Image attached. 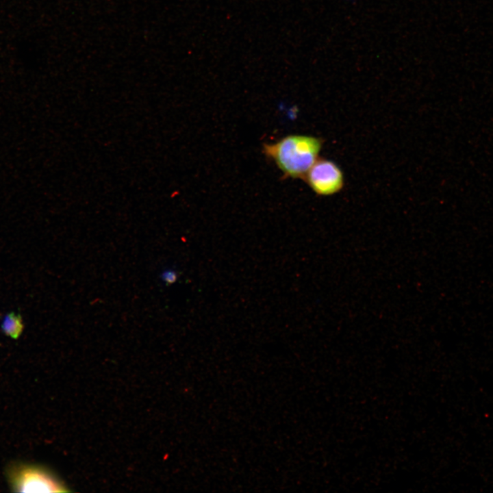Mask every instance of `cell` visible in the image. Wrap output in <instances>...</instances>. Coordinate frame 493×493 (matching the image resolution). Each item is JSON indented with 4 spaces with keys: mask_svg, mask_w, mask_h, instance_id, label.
Listing matches in <instances>:
<instances>
[{
    "mask_svg": "<svg viewBox=\"0 0 493 493\" xmlns=\"http://www.w3.org/2000/svg\"><path fill=\"white\" fill-rule=\"evenodd\" d=\"M12 490L18 492H65L64 485L45 468L21 462L12 464L6 470Z\"/></svg>",
    "mask_w": 493,
    "mask_h": 493,
    "instance_id": "7a4b0ae2",
    "label": "cell"
},
{
    "mask_svg": "<svg viewBox=\"0 0 493 493\" xmlns=\"http://www.w3.org/2000/svg\"><path fill=\"white\" fill-rule=\"evenodd\" d=\"M323 140L312 136L291 134L263 145V153L274 161L284 178H302L318 158Z\"/></svg>",
    "mask_w": 493,
    "mask_h": 493,
    "instance_id": "6da1fadb",
    "label": "cell"
},
{
    "mask_svg": "<svg viewBox=\"0 0 493 493\" xmlns=\"http://www.w3.org/2000/svg\"><path fill=\"white\" fill-rule=\"evenodd\" d=\"M1 329L5 336L14 340L18 339L24 329L21 315L14 312L6 314L1 320Z\"/></svg>",
    "mask_w": 493,
    "mask_h": 493,
    "instance_id": "277c9868",
    "label": "cell"
},
{
    "mask_svg": "<svg viewBox=\"0 0 493 493\" xmlns=\"http://www.w3.org/2000/svg\"><path fill=\"white\" fill-rule=\"evenodd\" d=\"M318 195L329 196L340 192L344 186V175L333 161L318 158L303 177Z\"/></svg>",
    "mask_w": 493,
    "mask_h": 493,
    "instance_id": "3957f363",
    "label": "cell"
},
{
    "mask_svg": "<svg viewBox=\"0 0 493 493\" xmlns=\"http://www.w3.org/2000/svg\"><path fill=\"white\" fill-rule=\"evenodd\" d=\"M160 279L164 285H172L177 279V273L173 268H166L161 273Z\"/></svg>",
    "mask_w": 493,
    "mask_h": 493,
    "instance_id": "5b68a950",
    "label": "cell"
}]
</instances>
